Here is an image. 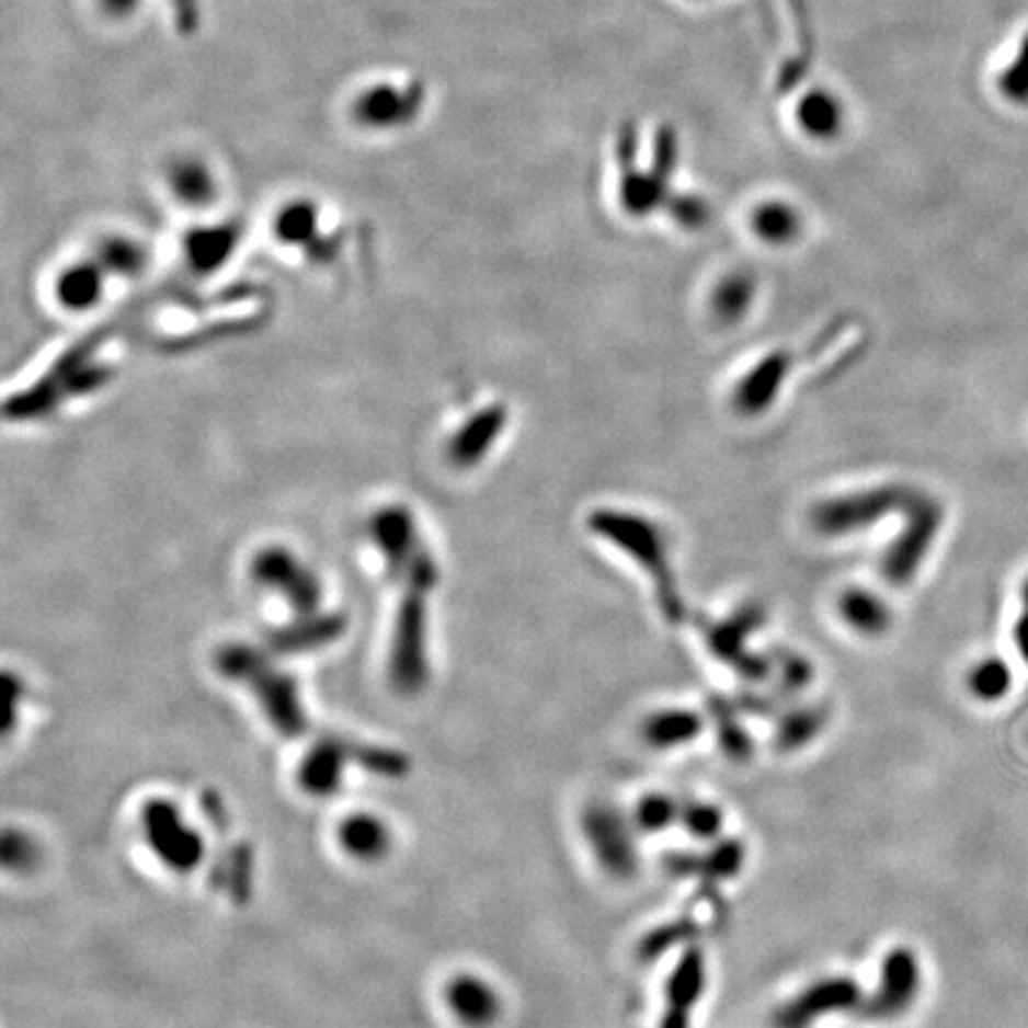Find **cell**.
Listing matches in <instances>:
<instances>
[{"instance_id": "obj_13", "label": "cell", "mask_w": 1028, "mask_h": 1028, "mask_svg": "<svg viewBox=\"0 0 1028 1028\" xmlns=\"http://www.w3.org/2000/svg\"><path fill=\"white\" fill-rule=\"evenodd\" d=\"M838 615L847 629L863 638H881L893 627L891 607L869 589H847L838 597Z\"/></svg>"}, {"instance_id": "obj_8", "label": "cell", "mask_w": 1028, "mask_h": 1028, "mask_svg": "<svg viewBox=\"0 0 1028 1028\" xmlns=\"http://www.w3.org/2000/svg\"><path fill=\"white\" fill-rule=\"evenodd\" d=\"M707 991V960L698 948H688L664 981V1009L660 1028H690L693 1012Z\"/></svg>"}, {"instance_id": "obj_1", "label": "cell", "mask_w": 1028, "mask_h": 1028, "mask_svg": "<svg viewBox=\"0 0 1028 1028\" xmlns=\"http://www.w3.org/2000/svg\"><path fill=\"white\" fill-rule=\"evenodd\" d=\"M113 377V369L105 367L101 359H95V341H83L77 349L65 353L44 379L34 388H26L24 393L8 400L5 414L15 420H30L53 412L67 398L91 393L95 388L107 384Z\"/></svg>"}, {"instance_id": "obj_23", "label": "cell", "mask_w": 1028, "mask_h": 1028, "mask_svg": "<svg viewBox=\"0 0 1028 1028\" xmlns=\"http://www.w3.org/2000/svg\"><path fill=\"white\" fill-rule=\"evenodd\" d=\"M317 231V213L310 203H294L284 207V213L276 219V236L284 243L302 245L315 239Z\"/></svg>"}, {"instance_id": "obj_4", "label": "cell", "mask_w": 1028, "mask_h": 1028, "mask_svg": "<svg viewBox=\"0 0 1028 1028\" xmlns=\"http://www.w3.org/2000/svg\"><path fill=\"white\" fill-rule=\"evenodd\" d=\"M924 991L922 957L910 946H893L888 950L877 971V983L865 995L863 1012L873 1021H895L914 1009Z\"/></svg>"}, {"instance_id": "obj_15", "label": "cell", "mask_w": 1028, "mask_h": 1028, "mask_svg": "<svg viewBox=\"0 0 1028 1028\" xmlns=\"http://www.w3.org/2000/svg\"><path fill=\"white\" fill-rule=\"evenodd\" d=\"M103 282L105 270L95 260L69 265L55 282V298L65 310L83 312L101 300Z\"/></svg>"}, {"instance_id": "obj_7", "label": "cell", "mask_w": 1028, "mask_h": 1028, "mask_svg": "<svg viewBox=\"0 0 1028 1028\" xmlns=\"http://www.w3.org/2000/svg\"><path fill=\"white\" fill-rule=\"evenodd\" d=\"M900 500L902 498L898 489H879L841 500H829L812 514L814 529L824 536H847L855 529L859 532L879 522L888 510H895L900 505Z\"/></svg>"}, {"instance_id": "obj_24", "label": "cell", "mask_w": 1028, "mask_h": 1028, "mask_svg": "<svg viewBox=\"0 0 1028 1028\" xmlns=\"http://www.w3.org/2000/svg\"><path fill=\"white\" fill-rule=\"evenodd\" d=\"M172 186L179 198L189 205H203L215 196V184L210 172L196 162L179 164L172 174Z\"/></svg>"}, {"instance_id": "obj_12", "label": "cell", "mask_w": 1028, "mask_h": 1028, "mask_svg": "<svg viewBox=\"0 0 1028 1028\" xmlns=\"http://www.w3.org/2000/svg\"><path fill=\"white\" fill-rule=\"evenodd\" d=\"M790 369V355L788 353H774L769 357H764L762 363L747 374V377L739 384L733 393V402L739 412L743 414H759L767 410L779 388L784 386L786 374Z\"/></svg>"}, {"instance_id": "obj_29", "label": "cell", "mask_w": 1028, "mask_h": 1028, "mask_svg": "<svg viewBox=\"0 0 1028 1028\" xmlns=\"http://www.w3.org/2000/svg\"><path fill=\"white\" fill-rule=\"evenodd\" d=\"M1021 601H1024V607L1028 609V581L1024 583V589H1021Z\"/></svg>"}, {"instance_id": "obj_16", "label": "cell", "mask_w": 1028, "mask_h": 1028, "mask_svg": "<svg viewBox=\"0 0 1028 1028\" xmlns=\"http://www.w3.org/2000/svg\"><path fill=\"white\" fill-rule=\"evenodd\" d=\"M450 1007L471 1026H489L498 1019L503 1003L491 983L477 976H462L450 985Z\"/></svg>"}, {"instance_id": "obj_14", "label": "cell", "mask_w": 1028, "mask_h": 1028, "mask_svg": "<svg viewBox=\"0 0 1028 1028\" xmlns=\"http://www.w3.org/2000/svg\"><path fill=\"white\" fill-rule=\"evenodd\" d=\"M239 229L229 225L193 229L184 239L186 265L198 274H213L233 255Z\"/></svg>"}, {"instance_id": "obj_11", "label": "cell", "mask_w": 1028, "mask_h": 1028, "mask_svg": "<svg viewBox=\"0 0 1028 1028\" xmlns=\"http://www.w3.org/2000/svg\"><path fill=\"white\" fill-rule=\"evenodd\" d=\"M505 424H507V412L503 406L483 408L475 416H469V420L460 426V432L450 438V446H448L450 462L457 467H475L477 462H481L486 453L495 446L498 436L503 434Z\"/></svg>"}, {"instance_id": "obj_17", "label": "cell", "mask_w": 1028, "mask_h": 1028, "mask_svg": "<svg viewBox=\"0 0 1028 1028\" xmlns=\"http://www.w3.org/2000/svg\"><path fill=\"white\" fill-rule=\"evenodd\" d=\"M681 804L672 793L664 790H650L636 800L631 808V819L641 836H660V833L678 826Z\"/></svg>"}, {"instance_id": "obj_27", "label": "cell", "mask_w": 1028, "mask_h": 1028, "mask_svg": "<svg viewBox=\"0 0 1028 1028\" xmlns=\"http://www.w3.org/2000/svg\"><path fill=\"white\" fill-rule=\"evenodd\" d=\"M1003 91L1014 103H1028V34L1019 48L1017 60L1003 75Z\"/></svg>"}, {"instance_id": "obj_9", "label": "cell", "mask_w": 1028, "mask_h": 1028, "mask_svg": "<svg viewBox=\"0 0 1028 1028\" xmlns=\"http://www.w3.org/2000/svg\"><path fill=\"white\" fill-rule=\"evenodd\" d=\"M938 519H940V514L936 505H930V503L914 505L912 524L905 532H902L898 544H893V548L888 550L883 560V574L888 581L905 583L916 574V567L922 564L930 540H934L936 536Z\"/></svg>"}, {"instance_id": "obj_21", "label": "cell", "mask_w": 1028, "mask_h": 1028, "mask_svg": "<svg viewBox=\"0 0 1028 1028\" xmlns=\"http://www.w3.org/2000/svg\"><path fill=\"white\" fill-rule=\"evenodd\" d=\"M688 836L703 843H715L721 838L727 826V814L719 804L710 800H686L681 804V822Z\"/></svg>"}, {"instance_id": "obj_25", "label": "cell", "mask_w": 1028, "mask_h": 1028, "mask_svg": "<svg viewBox=\"0 0 1028 1028\" xmlns=\"http://www.w3.org/2000/svg\"><path fill=\"white\" fill-rule=\"evenodd\" d=\"M822 729L824 719L819 715V710H796L790 712L779 727V745L784 750H798L808 745Z\"/></svg>"}, {"instance_id": "obj_19", "label": "cell", "mask_w": 1028, "mask_h": 1028, "mask_svg": "<svg viewBox=\"0 0 1028 1028\" xmlns=\"http://www.w3.org/2000/svg\"><path fill=\"white\" fill-rule=\"evenodd\" d=\"M967 688L981 703L1003 700L1012 690L1009 664L997 655L979 660L967 674Z\"/></svg>"}, {"instance_id": "obj_28", "label": "cell", "mask_w": 1028, "mask_h": 1028, "mask_svg": "<svg viewBox=\"0 0 1028 1028\" xmlns=\"http://www.w3.org/2000/svg\"><path fill=\"white\" fill-rule=\"evenodd\" d=\"M1014 643H1017L1019 655L1028 662V609L1014 624Z\"/></svg>"}, {"instance_id": "obj_2", "label": "cell", "mask_w": 1028, "mask_h": 1028, "mask_svg": "<svg viewBox=\"0 0 1028 1028\" xmlns=\"http://www.w3.org/2000/svg\"><path fill=\"white\" fill-rule=\"evenodd\" d=\"M581 836L593 863L605 877L631 881L641 869V831L636 829L631 812H624L609 800H591L579 816Z\"/></svg>"}, {"instance_id": "obj_3", "label": "cell", "mask_w": 1028, "mask_h": 1028, "mask_svg": "<svg viewBox=\"0 0 1028 1028\" xmlns=\"http://www.w3.org/2000/svg\"><path fill=\"white\" fill-rule=\"evenodd\" d=\"M591 526L597 536L613 540L615 546L627 550L638 564L648 569L652 581H655L664 615L672 619L678 617L681 603L670 567V546H666V536L658 526L650 519L638 517V514L624 512H595Z\"/></svg>"}, {"instance_id": "obj_10", "label": "cell", "mask_w": 1028, "mask_h": 1028, "mask_svg": "<svg viewBox=\"0 0 1028 1028\" xmlns=\"http://www.w3.org/2000/svg\"><path fill=\"white\" fill-rule=\"evenodd\" d=\"M705 731V719L693 707H658L641 721V741L658 753H674V750L696 743Z\"/></svg>"}, {"instance_id": "obj_22", "label": "cell", "mask_w": 1028, "mask_h": 1028, "mask_svg": "<svg viewBox=\"0 0 1028 1028\" xmlns=\"http://www.w3.org/2000/svg\"><path fill=\"white\" fill-rule=\"evenodd\" d=\"M99 265L105 272L132 276L146 265V250L129 239H107L99 248Z\"/></svg>"}, {"instance_id": "obj_20", "label": "cell", "mask_w": 1028, "mask_h": 1028, "mask_svg": "<svg viewBox=\"0 0 1028 1028\" xmlns=\"http://www.w3.org/2000/svg\"><path fill=\"white\" fill-rule=\"evenodd\" d=\"M753 229L764 243L786 245L800 236V215L786 203H764L753 215Z\"/></svg>"}, {"instance_id": "obj_6", "label": "cell", "mask_w": 1028, "mask_h": 1028, "mask_svg": "<svg viewBox=\"0 0 1028 1028\" xmlns=\"http://www.w3.org/2000/svg\"><path fill=\"white\" fill-rule=\"evenodd\" d=\"M253 576L265 589L288 597L298 613H315L319 603V581L294 552L272 546L260 550L253 560Z\"/></svg>"}, {"instance_id": "obj_26", "label": "cell", "mask_w": 1028, "mask_h": 1028, "mask_svg": "<svg viewBox=\"0 0 1028 1028\" xmlns=\"http://www.w3.org/2000/svg\"><path fill=\"white\" fill-rule=\"evenodd\" d=\"M343 841L357 855H377L386 843V836L377 822H372L367 816H357L355 822L345 824Z\"/></svg>"}, {"instance_id": "obj_18", "label": "cell", "mask_w": 1028, "mask_h": 1028, "mask_svg": "<svg viewBox=\"0 0 1028 1028\" xmlns=\"http://www.w3.org/2000/svg\"><path fill=\"white\" fill-rule=\"evenodd\" d=\"M755 300V282L747 274H729L712 294V312L721 324H735L747 315Z\"/></svg>"}, {"instance_id": "obj_5", "label": "cell", "mask_w": 1028, "mask_h": 1028, "mask_svg": "<svg viewBox=\"0 0 1028 1028\" xmlns=\"http://www.w3.org/2000/svg\"><path fill=\"white\" fill-rule=\"evenodd\" d=\"M865 1005V993L853 976L833 974L822 976L800 989L793 997L774 1009V1028H812L836 1014L859 1012Z\"/></svg>"}]
</instances>
